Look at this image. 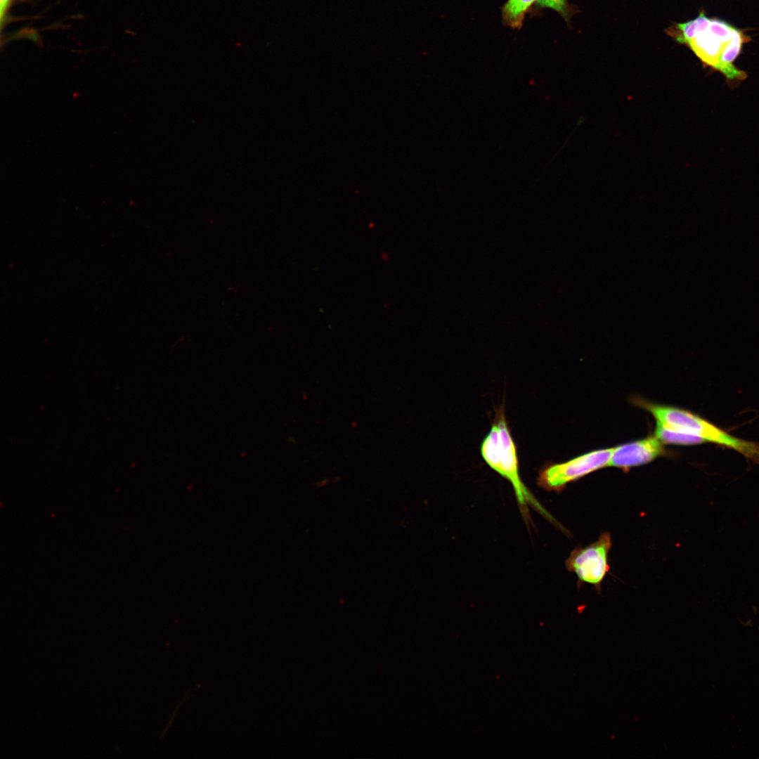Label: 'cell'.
Instances as JSON below:
<instances>
[{
	"label": "cell",
	"mask_w": 759,
	"mask_h": 759,
	"mask_svg": "<svg viewBox=\"0 0 759 759\" xmlns=\"http://www.w3.org/2000/svg\"><path fill=\"white\" fill-rule=\"evenodd\" d=\"M654 436L663 444L692 446L706 442L699 436L671 429L657 421Z\"/></svg>",
	"instance_id": "52a82bcc"
},
{
	"label": "cell",
	"mask_w": 759,
	"mask_h": 759,
	"mask_svg": "<svg viewBox=\"0 0 759 759\" xmlns=\"http://www.w3.org/2000/svg\"><path fill=\"white\" fill-rule=\"evenodd\" d=\"M669 455L670 453L663 443L654 435L614 447L609 467L628 472L632 467L651 462L657 458Z\"/></svg>",
	"instance_id": "8992f818"
},
{
	"label": "cell",
	"mask_w": 759,
	"mask_h": 759,
	"mask_svg": "<svg viewBox=\"0 0 759 759\" xmlns=\"http://www.w3.org/2000/svg\"><path fill=\"white\" fill-rule=\"evenodd\" d=\"M480 452L486 463L512 484L519 507L526 522L529 519L528 507H531L564 531V528L521 479L517 445L511 434L504 405L495 409L491 429L481 442Z\"/></svg>",
	"instance_id": "7a4b0ae2"
},
{
	"label": "cell",
	"mask_w": 759,
	"mask_h": 759,
	"mask_svg": "<svg viewBox=\"0 0 759 759\" xmlns=\"http://www.w3.org/2000/svg\"><path fill=\"white\" fill-rule=\"evenodd\" d=\"M537 4L543 8H550L558 12L562 17L568 20L569 17V8L567 0H538Z\"/></svg>",
	"instance_id": "9c48e42d"
},
{
	"label": "cell",
	"mask_w": 759,
	"mask_h": 759,
	"mask_svg": "<svg viewBox=\"0 0 759 759\" xmlns=\"http://www.w3.org/2000/svg\"><path fill=\"white\" fill-rule=\"evenodd\" d=\"M611 547V535L604 532L592 543L575 548L566 560V567L577 576L580 583L592 585L599 591L609 570L608 556Z\"/></svg>",
	"instance_id": "5b68a950"
},
{
	"label": "cell",
	"mask_w": 759,
	"mask_h": 759,
	"mask_svg": "<svg viewBox=\"0 0 759 759\" xmlns=\"http://www.w3.org/2000/svg\"><path fill=\"white\" fill-rule=\"evenodd\" d=\"M537 1L507 0L502 9L504 24L513 29H520L528 10Z\"/></svg>",
	"instance_id": "ba28073f"
},
{
	"label": "cell",
	"mask_w": 759,
	"mask_h": 759,
	"mask_svg": "<svg viewBox=\"0 0 759 759\" xmlns=\"http://www.w3.org/2000/svg\"><path fill=\"white\" fill-rule=\"evenodd\" d=\"M677 42L687 45L706 66L721 73L731 84L741 82L747 74L733 63L750 37L737 27L704 12L693 20L674 24L667 31Z\"/></svg>",
	"instance_id": "6da1fadb"
},
{
	"label": "cell",
	"mask_w": 759,
	"mask_h": 759,
	"mask_svg": "<svg viewBox=\"0 0 759 759\" xmlns=\"http://www.w3.org/2000/svg\"><path fill=\"white\" fill-rule=\"evenodd\" d=\"M13 1L14 0H0V30L1 36L4 29L12 22L10 12Z\"/></svg>",
	"instance_id": "30bf717a"
},
{
	"label": "cell",
	"mask_w": 759,
	"mask_h": 759,
	"mask_svg": "<svg viewBox=\"0 0 759 759\" xmlns=\"http://www.w3.org/2000/svg\"><path fill=\"white\" fill-rule=\"evenodd\" d=\"M633 405L650 413L665 426L700 436L706 441L732 448L759 462V443L734 436L708 420L687 410L656 403L641 397L631 398Z\"/></svg>",
	"instance_id": "3957f363"
},
{
	"label": "cell",
	"mask_w": 759,
	"mask_h": 759,
	"mask_svg": "<svg viewBox=\"0 0 759 759\" xmlns=\"http://www.w3.org/2000/svg\"><path fill=\"white\" fill-rule=\"evenodd\" d=\"M613 448L594 450L561 463H547L538 472V486L559 493L568 484L609 467Z\"/></svg>",
	"instance_id": "277c9868"
}]
</instances>
